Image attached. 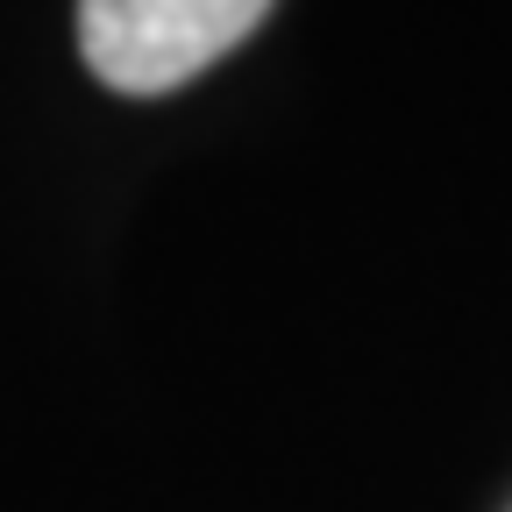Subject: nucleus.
<instances>
[{"instance_id":"nucleus-1","label":"nucleus","mask_w":512,"mask_h":512,"mask_svg":"<svg viewBox=\"0 0 512 512\" xmlns=\"http://www.w3.org/2000/svg\"><path fill=\"white\" fill-rule=\"evenodd\" d=\"M271 0H79V50L114 93H171L221 64Z\"/></svg>"}]
</instances>
